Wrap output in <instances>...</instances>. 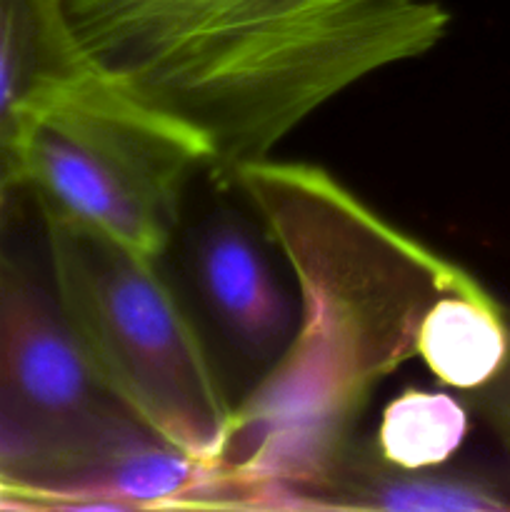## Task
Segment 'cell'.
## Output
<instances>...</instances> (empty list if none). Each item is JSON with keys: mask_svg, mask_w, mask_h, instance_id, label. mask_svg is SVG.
<instances>
[{"mask_svg": "<svg viewBox=\"0 0 510 512\" xmlns=\"http://www.w3.org/2000/svg\"><path fill=\"white\" fill-rule=\"evenodd\" d=\"M230 180L293 268L300 318L285 353L233 408L213 508H293L355 448L370 395L418 355L428 310L478 278L318 165L260 158Z\"/></svg>", "mask_w": 510, "mask_h": 512, "instance_id": "obj_1", "label": "cell"}, {"mask_svg": "<svg viewBox=\"0 0 510 512\" xmlns=\"http://www.w3.org/2000/svg\"><path fill=\"white\" fill-rule=\"evenodd\" d=\"M78 58L205 140L233 178L360 80L448 33L435 0H58Z\"/></svg>", "mask_w": 510, "mask_h": 512, "instance_id": "obj_2", "label": "cell"}, {"mask_svg": "<svg viewBox=\"0 0 510 512\" xmlns=\"http://www.w3.org/2000/svg\"><path fill=\"white\" fill-rule=\"evenodd\" d=\"M203 165L210 150L193 128L78 65L45 80L20 110L5 190H30L40 213L158 260Z\"/></svg>", "mask_w": 510, "mask_h": 512, "instance_id": "obj_3", "label": "cell"}, {"mask_svg": "<svg viewBox=\"0 0 510 512\" xmlns=\"http://www.w3.org/2000/svg\"><path fill=\"white\" fill-rule=\"evenodd\" d=\"M40 215L55 298L105 383L155 438L215 468L233 405L158 260Z\"/></svg>", "mask_w": 510, "mask_h": 512, "instance_id": "obj_4", "label": "cell"}, {"mask_svg": "<svg viewBox=\"0 0 510 512\" xmlns=\"http://www.w3.org/2000/svg\"><path fill=\"white\" fill-rule=\"evenodd\" d=\"M160 440L90 360L53 288L0 260V493L65 508L113 460Z\"/></svg>", "mask_w": 510, "mask_h": 512, "instance_id": "obj_5", "label": "cell"}, {"mask_svg": "<svg viewBox=\"0 0 510 512\" xmlns=\"http://www.w3.org/2000/svg\"><path fill=\"white\" fill-rule=\"evenodd\" d=\"M195 270L205 303L228 338L248 358L273 365L298 318L250 235L228 218L210 223L195 245Z\"/></svg>", "mask_w": 510, "mask_h": 512, "instance_id": "obj_6", "label": "cell"}, {"mask_svg": "<svg viewBox=\"0 0 510 512\" xmlns=\"http://www.w3.org/2000/svg\"><path fill=\"white\" fill-rule=\"evenodd\" d=\"M293 508L503 512L510 510V483L468 470H403L385 463L375 445H355L323 483L295 498Z\"/></svg>", "mask_w": 510, "mask_h": 512, "instance_id": "obj_7", "label": "cell"}, {"mask_svg": "<svg viewBox=\"0 0 510 512\" xmlns=\"http://www.w3.org/2000/svg\"><path fill=\"white\" fill-rule=\"evenodd\" d=\"M508 343V310L475 283L445 293L428 310L418 335V355L440 383L468 393L498 373Z\"/></svg>", "mask_w": 510, "mask_h": 512, "instance_id": "obj_8", "label": "cell"}, {"mask_svg": "<svg viewBox=\"0 0 510 512\" xmlns=\"http://www.w3.org/2000/svg\"><path fill=\"white\" fill-rule=\"evenodd\" d=\"M78 65L58 0H0V195L20 110L45 80Z\"/></svg>", "mask_w": 510, "mask_h": 512, "instance_id": "obj_9", "label": "cell"}, {"mask_svg": "<svg viewBox=\"0 0 510 512\" xmlns=\"http://www.w3.org/2000/svg\"><path fill=\"white\" fill-rule=\"evenodd\" d=\"M468 435V405L445 393L405 390L383 410L375 450L403 470L440 468Z\"/></svg>", "mask_w": 510, "mask_h": 512, "instance_id": "obj_10", "label": "cell"}, {"mask_svg": "<svg viewBox=\"0 0 510 512\" xmlns=\"http://www.w3.org/2000/svg\"><path fill=\"white\" fill-rule=\"evenodd\" d=\"M510 325V313H508ZM465 405L473 410L485 425L495 433V438L510 450V343L508 355L498 373L480 388L465 393Z\"/></svg>", "mask_w": 510, "mask_h": 512, "instance_id": "obj_11", "label": "cell"}, {"mask_svg": "<svg viewBox=\"0 0 510 512\" xmlns=\"http://www.w3.org/2000/svg\"><path fill=\"white\" fill-rule=\"evenodd\" d=\"M0 200H3V195H0ZM0 510H8V503H5L3 493H0Z\"/></svg>", "mask_w": 510, "mask_h": 512, "instance_id": "obj_12", "label": "cell"}]
</instances>
